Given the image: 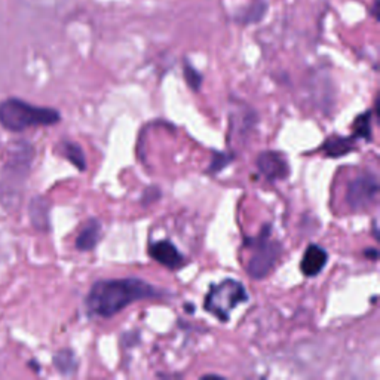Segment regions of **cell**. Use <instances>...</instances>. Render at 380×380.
Returning a JSON list of instances; mask_svg holds the SVG:
<instances>
[{"label":"cell","mask_w":380,"mask_h":380,"mask_svg":"<svg viewBox=\"0 0 380 380\" xmlns=\"http://www.w3.org/2000/svg\"><path fill=\"white\" fill-rule=\"evenodd\" d=\"M364 255H366L369 259H371V260H374V262L379 259V252H377L376 248H369V250H366V252H364Z\"/></svg>","instance_id":"18"},{"label":"cell","mask_w":380,"mask_h":380,"mask_svg":"<svg viewBox=\"0 0 380 380\" xmlns=\"http://www.w3.org/2000/svg\"><path fill=\"white\" fill-rule=\"evenodd\" d=\"M266 9H267V5L263 2V0H257V2L252 4L238 20H240L241 23H244V24L257 23L264 17Z\"/></svg>","instance_id":"15"},{"label":"cell","mask_w":380,"mask_h":380,"mask_svg":"<svg viewBox=\"0 0 380 380\" xmlns=\"http://www.w3.org/2000/svg\"><path fill=\"white\" fill-rule=\"evenodd\" d=\"M149 255L157 263H161L162 266L169 269V271H177V269H180L186 263V259L179 251V248L168 240L153 242L150 245Z\"/></svg>","instance_id":"7"},{"label":"cell","mask_w":380,"mask_h":380,"mask_svg":"<svg viewBox=\"0 0 380 380\" xmlns=\"http://www.w3.org/2000/svg\"><path fill=\"white\" fill-rule=\"evenodd\" d=\"M257 168L263 176L271 181L287 180L290 167L285 157L276 152H263L257 157Z\"/></svg>","instance_id":"6"},{"label":"cell","mask_w":380,"mask_h":380,"mask_svg":"<svg viewBox=\"0 0 380 380\" xmlns=\"http://www.w3.org/2000/svg\"><path fill=\"white\" fill-rule=\"evenodd\" d=\"M354 137L355 138H362L366 141H371V112H364L361 113L355 122H354Z\"/></svg>","instance_id":"14"},{"label":"cell","mask_w":380,"mask_h":380,"mask_svg":"<svg viewBox=\"0 0 380 380\" xmlns=\"http://www.w3.org/2000/svg\"><path fill=\"white\" fill-rule=\"evenodd\" d=\"M61 149H62V155H65L79 171L86 169V157L81 146L76 145V142L73 141H65L62 142Z\"/></svg>","instance_id":"13"},{"label":"cell","mask_w":380,"mask_h":380,"mask_svg":"<svg viewBox=\"0 0 380 380\" xmlns=\"http://www.w3.org/2000/svg\"><path fill=\"white\" fill-rule=\"evenodd\" d=\"M54 364L57 370L65 376H72L77 370V359L74 357V352L72 350H67V347L54 355Z\"/></svg>","instance_id":"12"},{"label":"cell","mask_w":380,"mask_h":380,"mask_svg":"<svg viewBox=\"0 0 380 380\" xmlns=\"http://www.w3.org/2000/svg\"><path fill=\"white\" fill-rule=\"evenodd\" d=\"M162 293L140 278L103 279L95 282L85 300L91 315L110 318L138 300L156 298Z\"/></svg>","instance_id":"1"},{"label":"cell","mask_w":380,"mask_h":380,"mask_svg":"<svg viewBox=\"0 0 380 380\" xmlns=\"http://www.w3.org/2000/svg\"><path fill=\"white\" fill-rule=\"evenodd\" d=\"M247 242L252 251L247 264V272L252 279H263L275 267L282 252V245L278 241L271 240V226L269 225L260 230L259 236Z\"/></svg>","instance_id":"4"},{"label":"cell","mask_w":380,"mask_h":380,"mask_svg":"<svg viewBox=\"0 0 380 380\" xmlns=\"http://www.w3.org/2000/svg\"><path fill=\"white\" fill-rule=\"evenodd\" d=\"M379 192V180L371 172L362 174L347 186L346 202L354 211L367 208Z\"/></svg>","instance_id":"5"},{"label":"cell","mask_w":380,"mask_h":380,"mask_svg":"<svg viewBox=\"0 0 380 380\" xmlns=\"http://www.w3.org/2000/svg\"><path fill=\"white\" fill-rule=\"evenodd\" d=\"M61 119L55 108L39 107L20 99H6L0 103V125L12 133L33 126L55 125Z\"/></svg>","instance_id":"2"},{"label":"cell","mask_w":380,"mask_h":380,"mask_svg":"<svg viewBox=\"0 0 380 380\" xmlns=\"http://www.w3.org/2000/svg\"><path fill=\"white\" fill-rule=\"evenodd\" d=\"M184 77L190 88H192L194 91H199L202 85V74L192 65H189L187 61L184 62Z\"/></svg>","instance_id":"16"},{"label":"cell","mask_w":380,"mask_h":380,"mask_svg":"<svg viewBox=\"0 0 380 380\" xmlns=\"http://www.w3.org/2000/svg\"><path fill=\"white\" fill-rule=\"evenodd\" d=\"M328 262V255L327 251L316 245V244H311L305 255L302 257V263H300V271L303 272L305 276H316L323 272V269L325 267Z\"/></svg>","instance_id":"8"},{"label":"cell","mask_w":380,"mask_h":380,"mask_svg":"<svg viewBox=\"0 0 380 380\" xmlns=\"http://www.w3.org/2000/svg\"><path fill=\"white\" fill-rule=\"evenodd\" d=\"M355 149V137H342L332 135L325 140L321 150L328 157H342L351 153Z\"/></svg>","instance_id":"10"},{"label":"cell","mask_w":380,"mask_h":380,"mask_svg":"<svg viewBox=\"0 0 380 380\" xmlns=\"http://www.w3.org/2000/svg\"><path fill=\"white\" fill-rule=\"evenodd\" d=\"M230 162H232V156H228L225 153H214L213 161H211L210 168H208V172L217 174L221 169H225Z\"/></svg>","instance_id":"17"},{"label":"cell","mask_w":380,"mask_h":380,"mask_svg":"<svg viewBox=\"0 0 380 380\" xmlns=\"http://www.w3.org/2000/svg\"><path fill=\"white\" fill-rule=\"evenodd\" d=\"M248 298L250 296L240 281L225 279L210 289L207 297H205L203 308L221 323H228L232 311L242 303H247Z\"/></svg>","instance_id":"3"},{"label":"cell","mask_w":380,"mask_h":380,"mask_svg":"<svg viewBox=\"0 0 380 380\" xmlns=\"http://www.w3.org/2000/svg\"><path fill=\"white\" fill-rule=\"evenodd\" d=\"M101 236V225L99 220L91 218L88 223L84 226L81 233L76 238V248L81 251H91L95 245L99 244Z\"/></svg>","instance_id":"9"},{"label":"cell","mask_w":380,"mask_h":380,"mask_svg":"<svg viewBox=\"0 0 380 380\" xmlns=\"http://www.w3.org/2000/svg\"><path fill=\"white\" fill-rule=\"evenodd\" d=\"M31 223L39 230L50 229V205L43 198H35L30 203Z\"/></svg>","instance_id":"11"}]
</instances>
